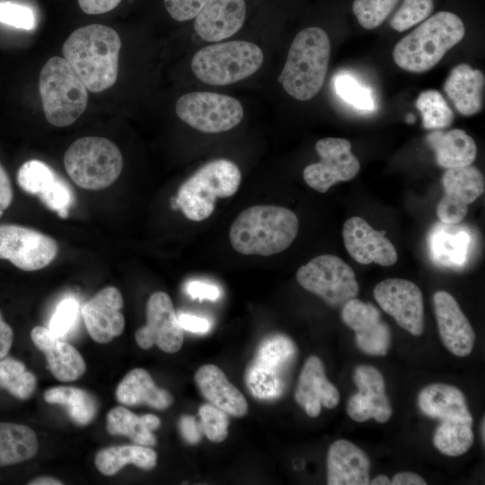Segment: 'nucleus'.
Listing matches in <instances>:
<instances>
[{
  "instance_id": "4",
  "label": "nucleus",
  "mask_w": 485,
  "mask_h": 485,
  "mask_svg": "<svg viewBox=\"0 0 485 485\" xmlns=\"http://www.w3.org/2000/svg\"><path fill=\"white\" fill-rule=\"evenodd\" d=\"M330 54V39L325 31L308 27L298 32L278 76L284 90L299 101L313 98L323 85Z\"/></svg>"
},
{
  "instance_id": "26",
  "label": "nucleus",
  "mask_w": 485,
  "mask_h": 485,
  "mask_svg": "<svg viewBox=\"0 0 485 485\" xmlns=\"http://www.w3.org/2000/svg\"><path fill=\"white\" fill-rule=\"evenodd\" d=\"M370 462L366 453L346 439L333 442L327 454L329 485L369 484Z\"/></svg>"
},
{
  "instance_id": "45",
  "label": "nucleus",
  "mask_w": 485,
  "mask_h": 485,
  "mask_svg": "<svg viewBox=\"0 0 485 485\" xmlns=\"http://www.w3.org/2000/svg\"><path fill=\"white\" fill-rule=\"evenodd\" d=\"M0 22L31 31L35 26L33 11L27 5L13 2H0Z\"/></svg>"
},
{
  "instance_id": "12",
  "label": "nucleus",
  "mask_w": 485,
  "mask_h": 485,
  "mask_svg": "<svg viewBox=\"0 0 485 485\" xmlns=\"http://www.w3.org/2000/svg\"><path fill=\"white\" fill-rule=\"evenodd\" d=\"M57 251V242L45 234L20 225H0V259L8 260L22 270L47 267Z\"/></svg>"
},
{
  "instance_id": "17",
  "label": "nucleus",
  "mask_w": 485,
  "mask_h": 485,
  "mask_svg": "<svg viewBox=\"0 0 485 485\" xmlns=\"http://www.w3.org/2000/svg\"><path fill=\"white\" fill-rule=\"evenodd\" d=\"M354 383L358 392L348 401L347 413L357 422L374 419L378 423L387 422L392 408L385 394V384L380 371L368 365L358 366L354 372Z\"/></svg>"
},
{
  "instance_id": "25",
  "label": "nucleus",
  "mask_w": 485,
  "mask_h": 485,
  "mask_svg": "<svg viewBox=\"0 0 485 485\" xmlns=\"http://www.w3.org/2000/svg\"><path fill=\"white\" fill-rule=\"evenodd\" d=\"M31 337L35 346L46 356L48 368L57 380L71 382L84 375L86 365L83 357L65 339L54 335L43 326L34 327Z\"/></svg>"
},
{
  "instance_id": "42",
  "label": "nucleus",
  "mask_w": 485,
  "mask_h": 485,
  "mask_svg": "<svg viewBox=\"0 0 485 485\" xmlns=\"http://www.w3.org/2000/svg\"><path fill=\"white\" fill-rule=\"evenodd\" d=\"M334 87L339 96L355 108L362 110H373L374 99L369 89L359 84L348 74L335 77Z\"/></svg>"
},
{
  "instance_id": "16",
  "label": "nucleus",
  "mask_w": 485,
  "mask_h": 485,
  "mask_svg": "<svg viewBox=\"0 0 485 485\" xmlns=\"http://www.w3.org/2000/svg\"><path fill=\"white\" fill-rule=\"evenodd\" d=\"M442 181L444 196L436 206L437 217L445 224H459L468 212V205L483 194L484 177L471 164L446 169Z\"/></svg>"
},
{
  "instance_id": "37",
  "label": "nucleus",
  "mask_w": 485,
  "mask_h": 485,
  "mask_svg": "<svg viewBox=\"0 0 485 485\" xmlns=\"http://www.w3.org/2000/svg\"><path fill=\"white\" fill-rule=\"evenodd\" d=\"M472 423L463 421H441L433 436V444L443 454L459 456L465 454L473 444Z\"/></svg>"
},
{
  "instance_id": "10",
  "label": "nucleus",
  "mask_w": 485,
  "mask_h": 485,
  "mask_svg": "<svg viewBox=\"0 0 485 485\" xmlns=\"http://www.w3.org/2000/svg\"><path fill=\"white\" fill-rule=\"evenodd\" d=\"M296 280L303 288L332 306H343L355 298L359 290L354 270L332 254L319 255L301 266Z\"/></svg>"
},
{
  "instance_id": "47",
  "label": "nucleus",
  "mask_w": 485,
  "mask_h": 485,
  "mask_svg": "<svg viewBox=\"0 0 485 485\" xmlns=\"http://www.w3.org/2000/svg\"><path fill=\"white\" fill-rule=\"evenodd\" d=\"M185 289L187 294L194 299L215 301L220 296V290L216 286L198 280L188 282Z\"/></svg>"
},
{
  "instance_id": "29",
  "label": "nucleus",
  "mask_w": 485,
  "mask_h": 485,
  "mask_svg": "<svg viewBox=\"0 0 485 485\" xmlns=\"http://www.w3.org/2000/svg\"><path fill=\"white\" fill-rule=\"evenodd\" d=\"M194 379L202 395L211 404L234 417L246 415L248 403L245 397L218 366L211 364L200 366Z\"/></svg>"
},
{
  "instance_id": "15",
  "label": "nucleus",
  "mask_w": 485,
  "mask_h": 485,
  "mask_svg": "<svg viewBox=\"0 0 485 485\" xmlns=\"http://www.w3.org/2000/svg\"><path fill=\"white\" fill-rule=\"evenodd\" d=\"M146 324L135 333L137 345L143 349L156 345L166 353L178 352L184 334L170 296L162 291L153 293L146 304Z\"/></svg>"
},
{
  "instance_id": "1",
  "label": "nucleus",
  "mask_w": 485,
  "mask_h": 485,
  "mask_svg": "<svg viewBox=\"0 0 485 485\" xmlns=\"http://www.w3.org/2000/svg\"><path fill=\"white\" fill-rule=\"evenodd\" d=\"M120 48L121 40L115 30L91 24L73 31L62 52L87 90L100 93L117 81Z\"/></svg>"
},
{
  "instance_id": "2",
  "label": "nucleus",
  "mask_w": 485,
  "mask_h": 485,
  "mask_svg": "<svg viewBox=\"0 0 485 485\" xmlns=\"http://www.w3.org/2000/svg\"><path fill=\"white\" fill-rule=\"evenodd\" d=\"M299 228L296 215L284 207L257 205L244 209L233 222L229 239L244 255L271 256L287 249Z\"/></svg>"
},
{
  "instance_id": "36",
  "label": "nucleus",
  "mask_w": 485,
  "mask_h": 485,
  "mask_svg": "<svg viewBox=\"0 0 485 485\" xmlns=\"http://www.w3.org/2000/svg\"><path fill=\"white\" fill-rule=\"evenodd\" d=\"M44 399L48 403L66 407L74 422L81 426L90 423L97 413L94 397L88 392L76 387H52L44 392Z\"/></svg>"
},
{
  "instance_id": "33",
  "label": "nucleus",
  "mask_w": 485,
  "mask_h": 485,
  "mask_svg": "<svg viewBox=\"0 0 485 485\" xmlns=\"http://www.w3.org/2000/svg\"><path fill=\"white\" fill-rule=\"evenodd\" d=\"M161 425L154 414L137 416L124 407H115L107 414V430L110 435L128 436L137 445L152 446L156 444L153 430Z\"/></svg>"
},
{
  "instance_id": "49",
  "label": "nucleus",
  "mask_w": 485,
  "mask_h": 485,
  "mask_svg": "<svg viewBox=\"0 0 485 485\" xmlns=\"http://www.w3.org/2000/svg\"><path fill=\"white\" fill-rule=\"evenodd\" d=\"M177 318L182 330L190 332L205 333L210 328V322L207 319L194 314L180 313L177 314Z\"/></svg>"
},
{
  "instance_id": "39",
  "label": "nucleus",
  "mask_w": 485,
  "mask_h": 485,
  "mask_svg": "<svg viewBox=\"0 0 485 485\" xmlns=\"http://www.w3.org/2000/svg\"><path fill=\"white\" fill-rule=\"evenodd\" d=\"M416 107L422 116L426 129H443L454 120V113L443 95L436 90L420 93L416 101Z\"/></svg>"
},
{
  "instance_id": "20",
  "label": "nucleus",
  "mask_w": 485,
  "mask_h": 485,
  "mask_svg": "<svg viewBox=\"0 0 485 485\" xmlns=\"http://www.w3.org/2000/svg\"><path fill=\"white\" fill-rule=\"evenodd\" d=\"M342 236L348 254L357 262L388 267L395 264L398 254L385 237V231L374 229L365 219L352 216L343 225Z\"/></svg>"
},
{
  "instance_id": "23",
  "label": "nucleus",
  "mask_w": 485,
  "mask_h": 485,
  "mask_svg": "<svg viewBox=\"0 0 485 485\" xmlns=\"http://www.w3.org/2000/svg\"><path fill=\"white\" fill-rule=\"evenodd\" d=\"M245 17V0H207L195 17L194 30L202 40L217 42L236 33Z\"/></svg>"
},
{
  "instance_id": "58",
  "label": "nucleus",
  "mask_w": 485,
  "mask_h": 485,
  "mask_svg": "<svg viewBox=\"0 0 485 485\" xmlns=\"http://www.w3.org/2000/svg\"><path fill=\"white\" fill-rule=\"evenodd\" d=\"M3 213H4V211H0V217L2 216Z\"/></svg>"
},
{
  "instance_id": "13",
  "label": "nucleus",
  "mask_w": 485,
  "mask_h": 485,
  "mask_svg": "<svg viewBox=\"0 0 485 485\" xmlns=\"http://www.w3.org/2000/svg\"><path fill=\"white\" fill-rule=\"evenodd\" d=\"M315 149L321 160L309 164L303 172L306 184L325 193L340 181L354 179L360 170L357 158L351 152V144L340 137H325L318 140Z\"/></svg>"
},
{
  "instance_id": "9",
  "label": "nucleus",
  "mask_w": 485,
  "mask_h": 485,
  "mask_svg": "<svg viewBox=\"0 0 485 485\" xmlns=\"http://www.w3.org/2000/svg\"><path fill=\"white\" fill-rule=\"evenodd\" d=\"M295 354L296 348L288 337L282 334L265 337L245 370V384L251 395L261 401L280 397Z\"/></svg>"
},
{
  "instance_id": "57",
  "label": "nucleus",
  "mask_w": 485,
  "mask_h": 485,
  "mask_svg": "<svg viewBox=\"0 0 485 485\" xmlns=\"http://www.w3.org/2000/svg\"><path fill=\"white\" fill-rule=\"evenodd\" d=\"M406 120H407V122H409V123H413L414 120H415V117H414L412 114H410V115L407 116V119H406Z\"/></svg>"
},
{
  "instance_id": "7",
  "label": "nucleus",
  "mask_w": 485,
  "mask_h": 485,
  "mask_svg": "<svg viewBox=\"0 0 485 485\" xmlns=\"http://www.w3.org/2000/svg\"><path fill=\"white\" fill-rule=\"evenodd\" d=\"M264 60L257 45L232 40L206 46L193 57L191 69L198 79L211 85H226L259 70Z\"/></svg>"
},
{
  "instance_id": "14",
  "label": "nucleus",
  "mask_w": 485,
  "mask_h": 485,
  "mask_svg": "<svg viewBox=\"0 0 485 485\" xmlns=\"http://www.w3.org/2000/svg\"><path fill=\"white\" fill-rule=\"evenodd\" d=\"M379 306L390 314L399 326L414 336L424 331V305L419 287L408 279L386 278L374 289Z\"/></svg>"
},
{
  "instance_id": "27",
  "label": "nucleus",
  "mask_w": 485,
  "mask_h": 485,
  "mask_svg": "<svg viewBox=\"0 0 485 485\" xmlns=\"http://www.w3.org/2000/svg\"><path fill=\"white\" fill-rule=\"evenodd\" d=\"M430 255L440 266L460 268L469 260L474 247V236L466 225L436 224L428 237Z\"/></svg>"
},
{
  "instance_id": "38",
  "label": "nucleus",
  "mask_w": 485,
  "mask_h": 485,
  "mask_svg": "<svg viewBox=\"0 0 485 485\" xmlns=\"http://www.w3.org/2000/svg\"><path fill=\"white\" fill-rule=\"evenodd\" d=\"M36 385L35 375L27 371L23 363L13 358L0 359V389L7 390L20 400H27Z\"/></svg>"
},
{
  "instance_id": "52",
  "label": "nucleus",
  "mask_w": 485,
  "mask_h": 485,
  "mask_svg": "<svg viewBox=\"0 0 485 485\" xmlns=\"http://www.w3.org/2000/svg\"><path fill=\"white\" fill-rule=\"evenodd\" d=\"M13 340L12 328L4 321L0 312V359L8 354Z\"/></svg>"
},
{
  "instance_id": "24",
  "label": "nucleus",
  "mask_w": 485,
  "mask_h": 485,
  "mask_svg": "<svg viewBox=\"0 0 485 485\" xmlns=\"http://www.w3.org/2000/svg\"><path fill=\"white\" fill-rule=\"evenodd\" d=\"M297 403L306 414L317 417L322 405L335 408L340 401V392L326 377L322 360L316 356L309 357L301 371L295 392Z\"/></svg>"
},
{
  "instance_id": "48",
  "label": "nucleus",
  "mask_w": 485,
  "mask_h": 485,
  "mask_svg": "<svg viewBox=\"0 0 485 485\" xmlns=\"http://www.w3.org/2000/svg\"><path fill=\"white\" fill-rule=\"evenodd\" d=\"M179 428L187 443L195 445L201 440L202 430L194 417L190 415L182 416L179 421Z\"/></svg>"
},
{
  "instance_id": "44",
  "label": "nucleus",
  "mask_w": 485,
  "mask_h": 485,
  "mask_svg": "<svg viewBox=\"0 0 485 485\" xmlns=\"http://www.w3.org/2000/svg\"><path fill=\"white\" fill-rule=\"evenodd\" d=\"M79 305L75 299H64L57 307L48 325L56 336L65 339L74 327L78 316Z\"/></svg>"
},
{
  "instance_id": "53",
  "label": "nucleus",
  "mask_w": 485,
  "mask_h": 485,
  "mask_svg": "<svg viewBox=\"0 0 485 485\" xmlns=\"http://www.w3.org/2000/svg\"><path fill=\"white\" fill-rule=\"evenodd\" d=\"M392 485H426V481L417 473L401 472L395 474L392 481Z\"/></svg>"
},
{
  "instance_id": "18",
  "label": "nucleus",
  "mask_w": 485,
  "mask_h": 485,
  "mask_svg": "<svg viewBox=\"0 0 485 485\" xmlns=\"http://www.w3.org/2000/svg\"><path fill=\"white\" fill-rule=\"evenodd\" d=\"M17 182L25 192L38 196L60 217L68 216L74 201L71 188L47 163L40 160L25 162L17 172Z\"/></svg>"
},
{
  "instance_id": "54",
  "label": "nucleus",
  "mask_w": 485,
  "mask_h": 485,
  "mask_svg": "<svg viewBox=\"0 0 485 485\" xmlns=\"http://www.w3.org/2000/svg\"><path fill=\"white\" fill-rule=\"evenodd\" d=\"M29 485H62L63 482L52 477H38L31 481Z\"/></svg>"
},
{
  "instance_id": "5",
  "label": "nucleus",
  "mask_w": 485,
  "mask_h": 485,
  "mask_svg": "<svg viewBox=\"0 0 485 485\" xmlns=\"http://www.w3.org/2000/svg\"><path fill=\"white\" fill-rule=\"evenodd\" d=\"M241 181V172L234 162L210 161L181 185L176 197L172 198V207L180 208L191 221H203L214 212L216 198L234 195Z\"/></svg>"
},
{
  "instance_id": "40",
  "label": "nucleus",
  "mask_w": 485,
  "mask_h": 485,
  "mask_svg": "<svg viewBox=\"0 0 485 485\" xmlns=\"http://www.w3.org/2000/svg\"><path fill=\"white\" fill-rule=\"evenodd\" d=\"M400 0H354L352 11L359 24L372 30L380 26Z\"/></svg>"
},
{
  "instance_id": "28",
  "label": "nucleus",
  "mask_w": 485,
  "mask_h": 485,
  "mask_svg": "<svg viewBox=\"0 0 485 485\" xmlns=\"http://www.w3.org/2000/svg\"><path fill=\"white\" fill-rule=\"evenodd\" d=\"M418 405L423 414L440 421L472 423L464 394L447 384L435 383L424 387L419 393Z\"/></svg>"
},
{
  "instance_id": "35",
  "label": "nucleus",
  "mask_w": 485,
  "mask_h": 485,
  "mask_svg": "<svg viewBox=\"0 0 485 485\" xmlns=\"http://www.w3.org/2000/svg\"><path fill=\"white\" fill-rule=\"evenodd\" d=\"M157 454L149 446L145 445H118L104 448L95 455V465L104 475L116 474L126 464L151 470L156 465Z\"/></svg>"
},
{
  "instance_id": "22",
  "label": "nucleus",
  "mask_w": 485,
  "mask_h": 485,
  "mask_svg": "<svg viewBox=\"0 0 485 485\" xmlns=\"http://www.w3.org/2000/svg\"><path fill=\"white\" fill-rule=\"evenodd\" d=\"M438 332L444 346L457 357H467L473 349L475 332L454 297L446 291L433 295Z\"/></svg>"
},
{
  "instance_id": "3",
  "label": "nucleus",
  "mask_w": 485,
  "mask_h": 485,
  "mask_svg": "<svg viewBox=\"0 0 485 485\" xmlns=\"http://www.w3.org/2000/svg\"><path fill=\"white\" fill-rule=\"evenodd\" d=\"M465 27L459 16L441 11L403 37L394 47L392 57L403 70L423 73L433 68L445 53L459 43Z\"/></svg>"
},
{
  "instance_id": "19",
  "label": "nucleus",
  "mask_w": 485,
  "mask_h": 485,
  "mask_svg": "<svg viewBox=\"0 0 485 485\" xmlns=\"http://www.w3.org/2000/svg\"><path fill=\"white\" fill-rule=\"evenodd\" d=\"M341 318L355 331L356 343L362 352L372 356L387 354L390 329L375 305L352 298L343 304Z\"/></svg>"
},
{
  "instance_id": "8",
  "label": "nucleus",
  "mask_w": 485,
  "mask_h": 485,
  "mask_svg": "<svg viewBox=\"0 0 485 485\" xmlns=\"http://www.w3.org/2000/svg\"><path fill=\"white\" fill-rule=\"evenodd\" d=\"M64 165L77 186L96 190L109 187L119 178L123 168V157L112 141L99 137H84L67 148Z\"/></svg>"
},
{
  "instance_id": "56",
  "label": "nucleus",
  "mask_w": 485,
  "mask_h": 485,
  "mask_svg": "<svg viewBox=\"0 0 485 485\" xmlns=\"http://www.w3.org/2000/svg\"><path fill=\"white\" fill-rule=\"evenodd\" d=\"M485 419L482 418V420H481V439H482V442L484 444L485 442V422H484Z\"/></svg>"
},
{
  "instance_id": "6",
  "label": "nucleus",
  "mask_w": 485,
  "mask_h": 485,
  "mask_svg": "<svg viewBox=\"0 0 485 485\" xmlns=\"http://www.w3.org/2000/svg\"><path fill=\"white\" fill-rule=\"evenodd\" d=\"M39 90L44 115L53 126L72 125L86 109L88 90L64 57H52L45 63Z\"/></svg>"
},
{
  "instance_id": "32",
  "label": "nucleus",
  "mask_w": 485,
  "mask_h": 485,
  "mask_svg": "<svg viewBox=\"0 0 485 485\" xmlns=\"http://www.w3.org/2000/svg\"><path fill=\"white\" fill-rule=\"evenodd\" d=\"M116 399L128 406L146 404L157 410H164L172 404V394L157 387L150 374L143 368L129 371L119 384Z\"/></svg>"
},
{
  "instance_id": "50",
  "label": "nucleus",
  "mask_w": 485,
  "mask_h": 485,
  "mask_svg": "<svg viewBox=\"0 0 485 485\" xmlns=\"http://www.w3.org/2000/svg\"><path fill=\"white\" fill-rule=\"evenodd\" d=\"M121 0H78L82 11L87 14H101L113 10Z\"/></svg>"
},
{
  "instance_id": "46",
  "label": "nucleus",
  "mask_w": 485,
  "mask_h": 485,
  "mask_svg": "<svg viewBox=\"0 0 485 485\" xmlns=\"http://www.w3.org/2000/svg\"><path fill=\"white\" fill-rule=\"evenodd\" d=\"M207 0H163L165 8L172 19L185 22L194 19Z\"/></svg>"
},
{
  "instance_id": "30",
  "label": "nucleus",
  "mask_w": 485,
  "mask_h": 485,
  "mask_svg": "<svg viewBox=\"0 0 485 485\" xmlns=\"http://www.w3.org/2000/svg\"><path fill=\"white\" fill-rule=\"evenodd\" d=\"M484 75L467 64H459L450 71L444 91L456 110L463 116L478 113L482 108Z\"/></svg>"
},
{
  "instance_id": "55",
  "label": "nucleus",
  "mask_w": 485,
  "mask_h": 485,
  "mask_svg": "<svg viewBox=\"0 0 485 485\" xmlns=\"http://www.w3.org/2000/svg\"><path fill=\"white\" fill-rule=\"evenodd\" d=\"M372 485H387L391 484V480L386 475H378L371 482Z\"/></svg>"
},
{
  "instance_id": "41",
  "label": "nucleus",
  "mask_w": 485,
  "mask_h": 485,
  "mask_svg": "<svg viewBox=\"0 0 485 485\" xmlns=\"http://www.w3.org/2000/svg\"><path fill=\"white\" fill-rule=\"evenodd\" d=\"M433 9V0H403L390 25L396 31H405L429 17Z\"/></svg>"
},
{
  "instance_id": "43",
  "label": "nucleus",
  "mask_w": 485,
  "mask_h": 485,
  "mask_svg": "<svg viewBox=\"0 0 485 485\" xmlns=\"http://www.w3.org/2000/svg\"><path fill=\"white\" fill-rule=\"evenodd\" d=\"M202 433L212 442H223L228 436L227 413L213 404H204L198 410Z\"/></svg>"
},
{
  "instance_id": "51",
  "label": "nucleus",
  "mask_w": 485,
  "mask_h": 485,
  "mask_svg": "<svg viewBox=\"0 0 485 485\" xmlns=\"http://www.w3.org/2000/svg\"><path fill=\"white\" fill-rule=\"evenodd\" d=\"M13 200V189L9 176L0 163V211H4Z\"/></svg>"
},
{
  "instance_id": "21",
  "label": "nucleus",
  "mask_w": 485,
  "mask_h": 485,
  "mask_svg": "<svg viewBox=\"0 0 485 485\" xmlns=\"http://www.w3.org/2000/svg\"><path fill=\"white\" fill-rule=\"evenodd\" d=\"M122 306L120 291L111 286L100 290L84 304V322L94 341L105 344L123 332L125 318L120 311Z\"/></svg>"
},
{
  "instance_id": "34",
  "label": "nucleus",
  "mask_w": 485,
  "mask_h": 485,
  "mask_svg": "<svg viewBox=\"0 0 485 485\" xmlns=\"http://www.w3.org/2000/svg\"><path fill=\"white\" fill-rule=\"evenodd\" d=\"M34 431L22 424L0 422V467L27 461L37 454Z\"/></svg>"
},
{
  "instance_id": "11",
  "label": "nucleus",
  "mask_w": 485,
  "mask_h": 485,
  "mask_svg": "<svg viewBox=\"0 0 485 485\" xmlns=\"http://www.w3.org/2000/svg\"><path fill=\"white\" fill-rule=\"evenodd\" d=\"M175 110L183 122L204 133L228 131L243 118V108L237 99L211 92L182 95L176 102Z\"/></svg>"
},
{
  "instance_id": "31",
  "label": "nucleus",
  "mask_w": 485,
  "mask_h": 485,
  "mask_svg": "<svg viewBox=\"0 0 485 485\" xmlns=\"http://www.w3.org/2000/svg\"><path fill=\"white\" fill-rule=\"evenodd\" d=\"M426 140L435 152L437 164L443 168L468 166L476 158V144L463 129L454 128L445 132L436 129L429 133Z\"/></svg>"
}]
</instances>
